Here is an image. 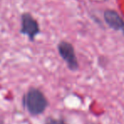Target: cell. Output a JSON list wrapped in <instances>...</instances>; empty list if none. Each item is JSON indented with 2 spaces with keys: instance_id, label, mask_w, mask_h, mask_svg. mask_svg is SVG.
I'll return each mask as SVG.
<instances>
[{
  "instance_id": "obj_1",
  "label": "cell",
  "mask_w": 124,
  "mask_h": 124,
  "mask_svg": "<svg viewBox=\"0 0 124 124\" xmlns=\"http://www.w3.org/2000/svg\"><path fill=\"white\" fill-rule=\"evenodd\" d=\"M22 105L31 116H39L46 111L48 101L43 91L38 88L28 89L22 97Z\"/></svg>"
},
{
  "instance_id": "obj_2",
  "label": "cell",
  "mask_w": 124,
  "mask_h": 124,
  "mask_svg": "<svg viewBox=\"0 0 124 124\" xmlns=\"http://www.w3.org/2000/svg\"><path fill=\"white\" fill-rule=\"evenodd\" d=\"M58 52L70 70L76 71L79 69V63L75 53L74 47L71 43L65 41H60L58 44Z\"/></svg>"
},
{
  "instance_id": "obj_3",
  "label": "cell",
  "mask_w": 124,
  "mask_h": 124,
  "mask_svg": "<svg viewBox=\"0 0 124 124\" xmlns=\"http://www.w3.org/2000/svg\"><path fill=\"white\" fill-rule=\"evenodd\" d=\"M40 32L38 23L29 13H24L21 15V29L20 33L29 37L30 41H34V38Z\"/></svg>"
},
{
  "instance_id": "obj_4",
  "label": "cell",
  "mask_w": 124,
  "mask_h": 124,
  "mask_svg": "<svg viewBox=\"0 0 124 124\" xmlns=\"http://www.w3.org/2000/svg\"><path fill=\"white\" fill-rule=\"evenodd\" d=\"M105 21L111 29L115 31L123 30L124 28V20L116 11L112 9H107L104 13Z\"/></svg>"
},
{
  "instance_id": "obj_5",
  "label": "cell",
  "mask_w": 124,
  "mask_h": 124,
  "mask_svg": "<svg viewBox=\"0 0 124 124\" xmlns=\"http://www.w3.org/2000/svg\"><path fill=\"white\" fill-rule=\"evenodd\" d=\"M44 124H67L63 119L60 118H55L52 116H48L44 121Z\"/></svg>"
},
{
  "instance_id": "obj_6",
  "label": "cell",
  "mask_w": 124,
  "mask_h": 124,
  "mask_svg": "<svg viewBox=\"0 0 124 124\" xmlns=\"http://www.w3.org/2000/svg\"><path fill=\"white\" fill-rule=\"evenodd\" d=\"M4 123V119L2 116H0V124H3Z\"/></svg>"
},
{
  "instance_id": "obj_7",
  "label": "cell",
  "mask_w": 124,
  "mask_h": 124,
  "mask_svg": "<svg viewBox=\"0 0 124 124\" xmlns=\"http://www.w3.org/2000/svg\"><path fill=\"white\" fill-rule=\"evenodd\" d=\"M123 35H124V28L123 29Z\"/></svg>"
},
{
  "instance_id": "obj_8",
  "label": "cell",
  "mask_w": 124,
  "mask_h": 124,
  "mask_svg": "<svg viewBox=\"0 0 124 124\" xmlns=\"http://www.w3.org/2000/svg\"><path fill=\"white\" fill-rule=\"evenodd\" d=\"M93 124H99V123H93Z\"/></svg>"
}]
</instances>
